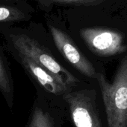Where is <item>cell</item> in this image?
Listing matches in <instances>:
<instances>
[{
  "label": "cell",
  "mask_w": 127,
  "mask_h": 127,
  "mask_svg": "<svg viewBox=\"0 0 127 127\" xmlns=\"http://www.w3.org/2000/svg\"><path fill=\"white\" fill-rule=\"evenodd\" d=\"M63 97L68 104L75 127H103L98 112L94 90L69 92Z\"/></svg>",
  "instance_id": "obj_5"
},
{
  "label": "cell",
  "mask_w": 127,
  "mask_h": 127,
  "mask_svg": "<svg viewBox=\"0 0 127 127\" xmlns=\"http://www.w3.org/2000/svg\"><path fill=\"white\" fill-rule=\"evenodd\" d=\"M0 91L6 98L7 103H12L13 84L7 66L0 55Z\"/></svg>",
  "instance_id": "obj_8"
},
{
  "label": "cell",
  "mask_w": 127,
  "mask_h": 127,
  "mask_svg": "<svg viewBox=\"0 0 127 127\" xmlns=\"http://www.w3.org/2000/svg\"><path fill=\"white\" fill-rule=\"evenodd\" d=\"M109 127H127V53L122 58L112 83L97 73Z\"/></svg>",
  "instance_id": "obj_2"
},
{
  "label": "cell",
  "mask_w": 127,
  "mask_h": 127,
  "mask_svg": "<svg viewBox=\"0 0 127 127\" xmlns=\"http://www.w3.org/2000/svg\"><path fill=\"white\" fill-rule=\"evenodd\" d=\"M72 33L85 43L95 55L100 57H111L127 53V17L118 16L115 22L109 24H82L70 22Z\"/></svg>",
  "instance_id": "obj_1"
},
{
  "label": "cell",
  "mask_w": 127,
  "mask_h": 127,
  "mask_svg": "<svg viewBox=\"0 0 127 127\" xmlns=\"http://www.w3.org/2000/svg\"><path fill=\"white\" fill-rule=\"evenodd\" d=\"M46 11H50L54 6L71 7H95L109 4L108 0H34Z\"/></svg>",
  "instance_id": "obj_7"
},
{
  "label": "cell",
  "mask_w": 127,
  "mask_h": 127,
  "mask_svg": "<svg viewBox=\"0 0 127 127\" xmlns=\"http://www.w3.org/2000/svg\"><path fill=\"white\" fill-rule=\"evenodd\" d=\"M47 25L57 49L65 60L82 74L96 79L98 72L92 63L76 45L64 22L50 18L47 21Z\"/></svg>",
  "instance_id": "obj_4"
},
{
  "label": "cell",
  "mask_w": 127,
  "mask_h": 127,
  "mask_svg": "<svg viewBox=\"0 0 127 127\" xmlns=\"http://www.w3.org/2000/svg\"><path fill=\"white\" fill-rule=\"evenodd\" d=\"M27 127H54V122L49 112L39 106H35L31 114Z\"/></svg>",
  "instance_id": "obj_9"
},
{
  "label": "cell",
  "mask_w": 127,
  "mask_h": 127,
  "mask_svg": "<svg viewBox=\"0 0 127 127\" xmlns=\"http://www.w3.org/2000/svg\"><path fill=\"white\" fill-rule=\"evenodd\" d=\"M30 16L16 7L0 4V22H14L25 20Z\"/></svg>",
  "instance_id": "obj_10"
},
{
  "label": "cell",
  "mask_w": 127,
  "mask_h": 127,
  "mask_svg": "<svg viewBox=\"0 0 127 127\" xmlns=\"http://www.w3.org/2000/svg\"><path fill=\"white\" fill-rule=\"evenodd\" d=\"M20 62L26 71L44 89L55 95H64L70 92V87L61 81L52 73L39 65L32 60L19 54Z\"/></svg>",
  "instance_id": "obj_6"
},
{
  "label": "cell",
  "mask_w": 127,
  "mask_h": 127,
  "mask_svg": "<svg viewBox=\"0 0 127 127\" xmlns=\"http://www.w3.org/2000/svg\"><path fill=\"white\" fill-rule=\"evenodd\" d=\"M12 42L19 54L32 60L70 88L78 83L77 78L61 65L49 50L37 40L25 34H18L13 36Z\"/></svg>",
  "instance_id": "obj_3"
}]
</instances>
